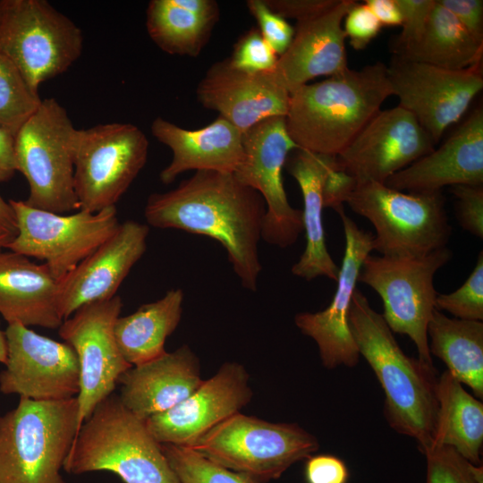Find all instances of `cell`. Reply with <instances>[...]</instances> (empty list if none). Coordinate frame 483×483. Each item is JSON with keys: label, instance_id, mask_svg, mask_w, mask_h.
Listing matches in <instances>:
<instances>
[{"label": "cell", "instance_id": "cell-25", "mask_svg": "<svg viewBox=\"0 0 483 483\" xmlns=\"http://www.w3.org/2000/svg\"><path fill=\"white\" fill-rule=\"evenodd\" d=\"M151 133L173 152L172 161L159 174L164 184L190 170L233 174L243 159L242 133L221 116L198 130L183 129L157 117Z\"/></svg>", "mask_w": 483, "mask_h": 483}, {"label": "cell", "instance_id": "cell-11", "mask_svg": "<svg viewBox=\"0 0 483 483\" xmlns=\"http://www.w3.org/2000/svg\"><path fill=\"white\" fill-rule=\"evenodd\" d=\"M148 146L144 132L131 123L79 130L73 182L80 209L95 213L114 207L144 167Z\"/></svg>", "mask_w": 483, "mask_h": 483}, {"label": "cell", "instance_id": "cell-47", "mask_svg": "<svg viewBox=\"0 0 483 483\" xmlns=\"http://www.w3.org/2000/svg\"><path fill=\"white\" fill-rule=\"evenodd\" d=\"M382 26H401L402 18L395 0H366L364 2Z\"/></svg>", "mask_w": 483, "mask_h": 483}, {"label": "cell", "instance_id": "cell-18", "mask_svg": "<svg viewBox=\"0 0 483 483\" xmlns=\"http://www.w3.org/2000/svg\"><path fill=\"white\" fill-rule=\"evenodd\" d=\"M337 213L343 226L345 250L334 297L324 310L301 312L294 317L300 331L317 343L322 365L328 369L352 368L359 362L360 355L349 327L348 312L361 266L373 250L374 240V235L360 229L343 209Z\"/></svg>", "mask_w": 483, "mask_h": 483}, {"label": "cell", "instance_id": "cell-23", "mask_svg": "<svg viewBox=\"0 0 483 483\" xmlns=\"http://www.w3.org/2000/svg\"><path fill=\"white\" fill-rule=\"evenodd\" d=\"M355 2L339 0L329 11L296 23L293 39L272 72L290 95L314 78L331 77L349 68L343 21Z\"/></svg>", "mask_w": 483, "mask_h": 483}, {"label": "cell", "instance_id": "cell-1", "mask_svg": "<svg viewBox=\"0 0 483 483\" xmlns=\"http://www.w3.org/2000/svg\"><path fill=\"white\" fill-rule=\"evenodd\" d=\"M266 205L255 190L242 184L233 174L196 171L175 189L153 193L144 216L151 226L204 235L225 250L241 284L256 292L262 266L261 240Z\"/></svg>", "mask_w": 483, "mask_h": 483}, {"label": "cell", "instance_id": "cell-29", "mask_svg": "<svg viewBox=\"0 0 483 483\" xmlns=\"http://www.w3.org/2000/svg\"><path fill=\"white\" fill-rule=\"evenodd\" d=\"M183 299L181 289H171L159 300L117 318L116 343L129 364L140 365L166 352L165 343L181 321Z\"/></svg>", "mask_w": 483, "mask_h": 483}, {"label": "cell", "instance_id": "cell-48", "mask_svg": "<svg viewBox=\"0 0 483 483\" xmlns=\"http://www.w3.org/2000/svg\"><path fill=\"white\" fill-rule=\"evenodd\" d=\"M179 7L205 19L217 21L219 8L213 0H173Z\"/></svg>", "mask_w": 483, "mask_h": 483}, {"label": "cell", "instance_id": "cell-8", "mask_svg": "<svg viewBox=\"0 0 483 483\" xmlns=\"http://www.w3.org/2000/svg\"><path fill=\"white\" fill-rule=\"evenodd\" d=\"M187 447L229 470L262 483L279 479L319 448L318 438L297 423L269 422L237 412Z\"/></svg>", "mask_w": 483, "mask_h": 483}, {"label": "cell", "instance_id": "cell-15", "mask_svg": "<svg viewBox=\"0 0 483 483\" xmlns=\"http://www.w3.org/2000/svg\"><path fill=\"white\" fill-rule=\"evenodd\" d=\"M122 308L118 295L89 303L58 328L60 337L73 348L79 360V429L96 406L114 393L119 377L132 367L122 355L114 336Z\"/></svg>", "mask_w": 483, "mask_h": 483}, {"label": "cell", "instance_id": "cell-14", "mask_svg": "<svg viewBox=\"0 0 483 483\" xmlns=\"http://www.w3.org/2000/svg\"><path fill=\"white\" fill-rule=\"evenodd\" d=\"M481 64L449 70L393 55L386 67L398 106L416 118L436 145L482 90Z\"/></svg>", "mask_w": 483, "mask_h": 483}, {"label": "cell", "instance_id": "cell-35", "mask_svg": "<svg viewBox=\"0 0 483 483\" xmlns=\"http://www.w3.org/2000/svg\"><path fill=\"white\" fill-rule=\"evenodd\" d=\"M424 454L426 483H483V466L472 464L451 446L434 445Z\"/></svg>", "mask_w": 483, "mask_h": 483}, {"label": "cell", "instance_id": "cell-51", "mask_svg": "<svg viewBox=\"0 0 483 483\" xmlns=\"http://www.w3.org/2000/svg\"><path fill=\"white\" fill-rule=\"evenodd\" d=\"M15 237L10 232L0 228V251L3 248H6L7 244Z\"/></svg>", "mask_w": 483, "mask_h": 483}, {"label": "cell", "instance_id": "cell-34", "mask_svg": "<svg viewBox=\"0 0 483 483\" xmlns=\"http://www.w3.org/2000/svg\"><path fill=\"white\" fill-rule=\"evenodd\" d=\"M161 448L180 483H262L219 465L187 446L162 444Z\"/></svg>", "mask_w": 483, "mask_h": 483}, {"label": "cell", "instance_id": "cell-13", "mask_svg": "<svg viewBox=\"0 0 483 483\" xmlns=\"http://www.w3.org/2000/svg\"><path fill=\"white\" fill-rule=\"evenodd\" d=\"M242 145L243 159L233 175L264 199L261 239L288 248L303 232L302 212L290 205L282 171L289 154L299 148L287 131L284 116L269 117L253 125L242 133Z\"/></svg>", "mask_w": 483, "mask_h": 483}, {"label": "cell", "instance_id": "cell-17", "mask_svg": "<svg viewBox=\"0 0 483 483\" xmlns=\"http://www.w3.org/2000/svg\"><path fill=\"white\" fill-rule=\"evenodd\" d=\"M416 118L397 106L380 110L336 156L339 166L357 184L380 183L435 148Z\"/></svg>", "mask_w": 483, "mask_h": 483}, {"label": "cell", "instance_id": "cell-24", "mask_svg": "<svg viewBox=\"0 0 483 483\" xmlns=\"http://www.w3.org/2000/svg\"><path fill=\"white\" fill-rule=\"evenodd\" d=\"M202 382L199 359L183 344L125 371L118 379L119 398L129 411L145 420L184 400Z\"/></svg>", "mask_w": 483, "mask_h": 483}, {"label": "cell", "instance_id": "cell-45", "mask_svg": "<svg viewBox=\"0 0 483 483\" xmlns=\"http://www.w3.org/2000/svg\"><path fill=\"white\" fill-rule=\"evenodd\" d=\"M356 185L355 179L343 170L336 161V165L330 171L325 182L324 207L332 208L336 212L343 209V203Z\"/></svg>", "mask_w": 483, "mask_h": 483}, {"label": "cell", "instance_id": "cell-27", "mask_svg": "<svg viewBox=\"0 0 483 483\" xmlns=\"http://www.w3.org/2000/svg\"><path fill=\"white\" fill-rule=\"evenodd\" d=\"M336 165L335 156L314 153L302 148L292 151L284 167L296 180L303 198L302 224L306 246L292 273L307 281L318 276L337 280L339 267L327 250L323 225L326 180Z\"/></svg>", "mask_w": 483, "mask_h": 483}, {"label": "cell", "instance_id": "cell-26", "mask_svg": "<svg viewBox=\"0 0 483 483\" xmlns=\"http://www.w3.org/2000/svg\"><path fill=\"white\" fill-rule=\"evenodd\" d=\"M57 281L47 267L22 254L0 251V315L8 323L59 328Z\"/></svg>", "mask_w": 483, "mask_h": 483}, {"label": "cell", "instance_id": "cell-42", "mask_svg": "<svg viewBox=\"0 0 483 483\" xmlns=\"http://www.w3.org/2000/svg\"><path fill=\"white\" fill-rule=\"evenodd\" d=\"M348 469L343 460L332 454L310 455L305 464L307 483H346Z\"/></svg>", "mask_w": 483, "mask_h": 483}, {"label": "cell", "instance_id": "cell-46", "mask_svg": "<svg viewBox=\"0 0 483 483\" xmlns=\"http://www.w3.org/2000/svg\"><path fill=\"white\" fill-rule=\"evenodd\" d=\"M16 172L15 136L0 127V182L11 180Z\"/></svg>", "mask_w": 483, "mask_h": 483}, {"label": "cell", "instance_id": "cell-19", "mask_svg": "<svg viewBox=\"0 0 483 483\" xmlns=\"http://www.w3.org/2000/svg\"><path fill=\"white\" fill-rule=\"evenodd\" d=\"M249 381L242 364L225 362L188 397L146 419L145 423L161 445H191L250 402L253 392Z\"/></svg>", "mask_w": 483, "mask_h": 483}, {"label": "cell", "instance_id": "cell-30", "mask_svg": "<svg viewBox=\"0 0 483 483\" xmlns=\"http://www.w3.org/2000/svg\"><path fill=\"white\" fill-rule=\"evenodd\" d=\"M430 354L447 370L483 398V322L449 318L434 309L427 328Z\"/></svg>", "mask_w": 483, "mask_h": 483}, {"label": "cell", "instance_id": "cell-3", "mask_svg": "<svg viewBox=\"0 0 483 483\" xmlns=\"http://www.w3.org/2000/svg\"><path fill=\"white\" fill-rule=\"evenodd\" d=\"M393 94L382 62L307 83L290 95L285 125L299 148L339 155Z\"/></svg>", "mask_w": 483, "mask_h": 483}, {"label": "cell", "instance_id": "cell-21", "mask_svg": "<svg viewBox=\"0 0 483 483\" xmlns=\"http://www.w3.org/2000/svg\"><path fill=\"white\" fill-rule=\"evenodd\" d=\"M199 103L215 110L242 133L273 116L287 114L290 93L272 72L250 73L233 68L227 59L215 63L197 88Z\"/></svg>", "mask_w": 483, "mask_h": 483}, {"label": "cell", "instance_id": "cell-39", "mask_svg": "<svg viewBox=\"0 0 483 483\" xmlns=\"http://www.w3.org/2000/svg\"><path fill=\"white\" fill-rule=\"evenodd\" d=\"M436 0H395L402 14V32L392 44L393 55L412 45L421 35Z\"/></svg>", "mask_w": 483, "mask_h": 483}, {"label": "cell", "instance_id": "cell-49", "mask_svg": "<svg viewBox=\"0 0 483 483\" xmlns=\"http://www.w3.org/2000/svg\"><path fill=\"white\" fill-rule=\"evenodd\" d=\"M0 228L17 234V222L14 211L9 201L0 195Z\"/></svg>", "mask_w": 483, "mask_h": 483}, {"label": "cell", "instance_id": "cell-28", "mask_svg": "<svg viewBox=\"0 0 483 483\" xmlns=\"http://www.w3.org/2000/svg\"><path fill=\"white\" fill-rule=\"evenodd\" d=\"M436 398L432 446H451L472 464L481 465L482 402L469 394L448 370L438 377Z\"/></svg>", "mask_w": 483, "mask_h": 483}, {"label": "cell", "instance_id": "cell-36", "mask_svg": "<svg viewBox=\"0 0 483 483\" xmlns=\"http://www.w3.org/2000/svg\"><path fill=\"white\" fill-rule=\"evenodd\" d=\"M435 309L455 318L483 320V253L479 252L472 272L463 284L450 293L437 294Z\"/></svg>", "mask_w": 483, "mask_h": 483}, {"label": "cell", "instance_id": "cell-2", "mask_svg": "<svg viewBox=\"0 0 483 483\" xmlns=\"http://www.w3.org/2000/svg\"><path fill=\"white\" fill-rule=\"evenodd\" d=\"M348 323L360 355L384 391L387 423L397 433L413 438L424 454L433 445L438 408L434 365L403 352L382 314L358 288L352 294Z\"/></svg>", "mask_w": 483, "mask_h": 483}, {"label": "cell", "instance_id": "cell-12", "mask_svg": "<svg viewBox=\"0 0 483 483\" xmlns=\"http://www.w3.org/2000/svg\"><path fill=\"white\" fill-rule=\"evenodd\" d=\"M17 222V234L6 246L11 251L43 260L53 276L62 280L94 252L117 229L116 208L71 215L38 209L9 199Z\"/></svg>", "mask_w": 483, "mask_h": 483}, {"label": "cell", "instance_id": "cell-5", "mask_svg": "<svg viewBox=\"0 0 483 483\" xmlns=\"http://www.w3.org/2000/svg\"><path fill=\"white\" fill-rule=\"evenodd\" d=\"M77 398H20L0 416V483H65L61 470L78 434Z\"/></svg>", "mask_w": 483, "mask_h": 483}, {"label": "cell", "instance_id": "cell-20", "mask_svg": "<svg viewBox=\"0 0 483 483\" xmlns=\"http://www.w3.org/2000/svg\"><path fill=\"white\" fill-rule=\"evenodd\" d=\"M148 233L147 225L132 220L120 223L105 242L59 281L58 309L64 320L86 304L115 296L145 253Z\"/></svg>", "mask_w": 483, "mask_h": 483}, {"label": "cell", "instance_id": "cell-50", "mask_svg": "<svg viewBox=\"0 0 483 483\" xmlns=\"http://www.w3.org/2000/svg\"><path fill=\"white\" fill-rule=\"evenodd\" d=\"M7 360V344L4 330L0 328V363L5 364Z\"/></svg>", "mask_w": 483, "mask_h": 483}, {"label": "cell", "instance_id": "cell-37", "mask_svg": "<svg viewBox=\"0 0 483 483\" xmlns=\"http://www.w3.org/2000/svg\"><path fill=\"white\" fill-rule=\"evenodd\" d=\"M278 55L263 38L258 28L245 32L235 43L229 64L239 71L250 73L273 72Z\"/></svg>", "mask_w": 483, "mask_h": 483}, {"label": "cell", "instance_id": "cell-7", "mask_svg": "<svg viewBox=\"0 0 483 483\" xmlns=\"http://www.w3.org/2000/svg\"><path fill=\"white\" fill-rule=\"evenodd\" d=\"M375 227L373 250L387 257H420L446 247L452 234L441 191L411 193L365 182L346 199Z\"/></svg>", "mask_w": 483, "mask_h": 483}, {"label": "cell", "instance_id": "cell-44", "mask_svg": "<svg viewBox=\"0 0 483 483\" xmlns=\"http://www.w3.org/2000/svg\"><path fill=\"white\" fill-rule=\"evenodd\" d=\"M465 28L471 37L483 44L482 0H437Z\"/></svg>", "mask_w": 483, "mask_h": 483}, {"label": "cell", "instance_id": "cell-22", "mask_svg": "<svg viewBox=\"0 0 483 483\" xmlns=\"http://www.w3.org/2000/svg\"><path fill=\"white\" fill-rule=\"evenodd\" d=\"M385 184L411 193L483 184V110L479 107L437 148L394 174Z\"/></svg>", "mask_w": 483, "mask_h": 483}, {"label": "cell", "instance_id": "cell-41", "mask_svg": "<svg viewBox=\"0 0 483 483\" xmlns=\"http://www.w3.org/2000/svg\"><path fill=\"white\" fill-rule=\"evenodd\" d=\"M343 24L345 37L355 50L367 47L383 27L365 3L357 2L347 12Z\"/></svg>", "mask_w": 483, "mask_h": 483}, {"label": "cell", "instance_id": "cell-31", "mask_svg": "<svg viewBox=\"0 0 483 483\" xmlns=\"http://www.w3.org/2000/svg\"><path fill=\"white\" fill-rule=\"evenodd\" d=\"M482 52L483 44L436 0L419 38L394 55L445 69L462 70L482 62Z\"/></svg>", "mask_w": 483, "mask_h": 483}, {"label": "cell", "instance_id": "cell-38", "mask_svg": "<svg viewBox=\"0 0 483 483\" xmlns=\"http://www.w3.org/2000/svg\"><path fill=\"white\" fill-rule=\"evenodd\" d=\"M246 4L258 22L261 36L279 57L291 45L295 33L294 28L274 13L263 0H249Z\"/></svg>", "mask_w": 483, "mask_h": 483}, {"label": "cell", "instance_id": "cell-40", "mask_svg": "<svg viewBox=\"0 0 483 483\" xmlns=\"http://www.w3.org/2000/svg\"><path fill=\"white\" fill-rule=\"evenodd\" d=\"M456 216L461 226L478 238H483V187L482 185H454Z\"/></svg>", "mask_w": 483, "mask_h": 483}, {"label": "cell", "instance_id": "cell-9", "mask_svg": "<svg viewBox=\"0 0 483 483\" xmlns=\"http://www.w3.org/2000/svg\"><path fill=\"white\" fill-rule=\"evenodd\" d=\"M81 30L47 0H0V55L30 87L65 72L80 56Z\"/></svg>", "mask_w": 483, "mask_h": 483}, {"label": "cell", "instance_id": "cell-16", "mask_svg": "<svg viewBox=\"0 0 483 483\" xmlns=\"http://www.w3.org/2000/svg\"><path fill=\"white\" fill-rule=\"evenodd\" d=\"M5 368L0 372V392L34 401L77 397L80 365L73 348L20 323L8 324Z\"/></svg>", "mask_w": 483, "mask_h": 483}, {"label": "cell", "instance_id": "cell-10", "mask_svg": "<svg viewBox=\"0 0 483 483\" xmlns=\"http://www.w3.org/2000/svg\"><path fill=\"white\" fill-rule=\"evenodd\" d=\"M452 256L447 247L420 257L369 254L358 278V282L369 285L381 297L382 316L391 331L409 336L418 351V358L431 365L427 328L438 294L433 280Z\"/></svg>", "mask_w": 483, "mask_h": 483}, {"label": "cell", "instance_id": "cell-4", "mask_svg": "<svg viewBox=\"0 0 483 483\" xmlns=\"http://www.w3.org/2000/svg\"><path fill=\"white\" fill-rule=\"evenodd\" d=\"M64 470L74 475L109 471L124 483H180L145 420L114 394L81 424Z\"/></svg>", "mask_w": 483, "mask_h": 483}, {"label": "cell", "instance_id": "cell-43", "mask_svg": "<svg viewBox=\"0 0 483 483\" xmlns=\"http://www.w3.org/2000/svg\"><path fill=\"white\" fill-rule=\"evenodd\" d=\"M276 14L284 19L299 21L318 16L337 4L339 0H263Z\"/></svg>", "mask_w": 483, "mask_h": 483}, {"label": "cell", "instance_id": "cell-32", "mask_svg": "<svg viewBox=\"0 0 483 483\" xmlns=\"http://www.w3.org/2000/svg\"><path fill=\"white\" fill-rule=\"evenodd\" d=\"M215 23L179 7L173 0H152L146 11L148 36L170 55H199Z\"/></svg>", "mask_w": 483, "mask_h": 483}, {"label": "cell", "instance_id": "cell-33", "mask_svg": "<svg viewBox=\"0 0 483 483\" xmlns=\"http://www.w3.org/2000/svg\"><path fill=\"white\" fill-rule=\"evenodd\" d=\"M41 101L19 69L0 55V127L15 136Z\"/></svg>", "mask_w": 483, "mask_h": 483}, {"label": "cell", "instance_id": "cell-6", "mask_svg": "<svg viewBox=\"0 0 483 483\" xmlns=\"http://www.w3.org/2000/svg\"><path fill=\"white\" fill-rule=\"evenodd\" d=\"M78 131L54 97L42 99L20 128L15 158L29 183L27 205L61 215L80 208L73 182Z\"/></svg>", "mask_w": 483, "mask_h": 483}]
</instances>
